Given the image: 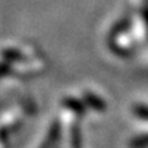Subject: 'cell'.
Returning a JSON list of instances; mask_svg holds the SVG:
<instances>
[{
	"mask_svg": "<svg viewBox=\"0 0 148 148\" xmlns=\"http://www.w3.org/2000/svg\"><path fill=\"white\" fill-rule=\"evenodd\" d=\"M79 97L82 99L84 104L86 106L89 114H104L107 111V101L104 97H101L100 95H97L96 92L89 89L81 90Z\"/></svg>",
	"mask_w": 148,
	"mask_h": 148,
	"instance_id": "2",
	"label": "cell"
},
{
	"mask_svg": "<svg viewBox=\"0 0 148 148\" xmlns=\"http://www.w3.org/2000/svg\"><path fill=\"white\" fill-rule=\"evenodd\" d=\"M62 137V123L56 115L49 119L33 148H56Z\"/></svg>",
	"mask_w": 148,
	"mask_h": 148,
	"instance_id": "1",
	"label": "cell"
},
{
	"mask_svg": "<svg viewBox=\"0 0 148 148\" xmlns=\"http://www.w3.org/2000/svg\"><path fill=\"white\" fill-rule=\"evenodd\" d=\"M56 148H58V147H56Z\"/></svg>",
	"mask_w": 148,
	"mask_h": 148,
	"instance_id": "5",
	"label": "cell"
},
{
	"mask_svg": "<svg viewBox=\"0 0 148 148\" xmlns=\"http://www.w3.org/2000/svg\"><path fill=\"white\" fill-rule=\"evenodd\" d=\"M129 112L138 127H148V101H134Z\"/></svg>",
	"mask_w": 148,
	"mask_h": 148,
	"instance_id": "3",
	"label": "cell"
},
{
	"mask_svg": "<svg viewBox=\"0 0 148 148\" xmlns=\"http://www.w3.org/2000/svg\"><path fill=\"white\" fill-rule=\"evenodd\" d=\"M127 148H148V127H137L127 138Z\"/></svg>",
	"mask_w": 148,
	"mask_h": 148,
	"instance_id": "4",
	"label": "cell"
}]
</instances>
